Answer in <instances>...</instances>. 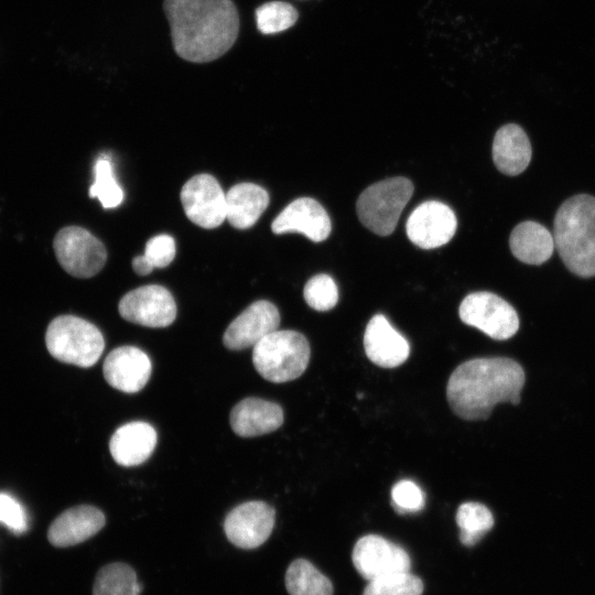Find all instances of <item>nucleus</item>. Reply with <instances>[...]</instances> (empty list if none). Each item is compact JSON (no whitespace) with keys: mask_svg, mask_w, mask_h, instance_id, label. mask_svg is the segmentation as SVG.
Masks as SVG:
<instances>
[{"mask_svg":"<svg viewBox=\"0 0 595 595\" xmlns=\"http://www.w3.org/2000/svg\"><path fill=\"white\" fill-rule=\"evenodd\" d=\"M174 51L185 61L207 63L231 48L239 13L231 0H164Z\"/></svg>","mask_w":595,"mask_h":595,"instance_id":"1","label":"nucleus"},{"mask_svg":"<svg viewBox=\"0 0 595 595\" xmlns=\"http://www.w3.org/2000/svg\"><path fill=\"white\" fill-rule=\"evenodd\" d=\"M524 381L523 368L511 358H475L452 372L446 399L457 416L468 421L486 420L500 402L518 404Z\"/></svg>","mask_w":595,"mask_h":595,"instance_id":"2","label":"nucleus"},{"mask_svg":"<svg viewBox=\"0 0 595 595\" xmlns=\"http://www.w3.org/2000/svg\"><path fill=\"white\" fill-rule=\"evenodd\" d=\"M553 239L565 267L580 278L595 277V197L577 194L554 216Z\"/></svg>","mask_w":595,"mask_h":595,"instance_id":"3","label":"nucleus"},{"mask_svg":"<svg viewBox=\"0 0 595 595\" xmlns=\"http://www.w3.org/2000/svg\"><path fill=\"white\" fill-rule=\"evenodd\" d=\"M252 363L266 380L281 383L299 378L310 361V344L295 331H274L252 347Z\"/></svg>","mask_w":595,"mask_h":595,"instance_id":"4","label":"nucleus"},{"mask_svg":"<svg viewBox=\"0 0 595 595\" xmlns=\"http://www.w3.org/2000/svg\"><path fill=\"white\" fill-rule=\"evenodd\" d=\"M45 344L57 360L83 368L95 365L105 348L101 332L75 315H61L52 320L45 333Z\"/></svg>","mask_w":595,"mask_h":595,"instance_id":"5","label":"nucleus"},{"mask_svg":"<svg viewBox=\"0 0 595 595\" xmlns=\"http://www.w3.org/2000/svg\"><path fill=\"white\" fill-rule=\"evenodd\" d=\"M413 190L412 182L401 176L371 184L357 199L359 220L379 236L392 234Z\"/></svg>","mask_w":595,"mask_h":595,"instance_id":"6","label":"nucleus"},{"mask_svg":"<svg viewBox=\"0 0 595 595\" xmlns=\"http://www.w3.org/2000/svg\"><path fill=\"white\" fill-rule=\"evenodd\" d=\"M53 248L61 267L76 278H90L106 263L107 251L102 242L87 229L67 226L55 235Z\"/></svg>","mask_w":595,"mask_h":595,"instance_id":"7","label":"nucleus"},{"mask_svg":"<svg viewBox=\"0 0 595 595\" xmlns=\"http://www.w3.org/2000/svg\"><path fill=\"white\" fill-rule=\"evenodd\" d=\"M458 314L462 322L480 329L496 340L512 337L519 328L516 310L502 298L487 291L465 296Z\"/></svg>","mask_w":595,"mask_h":595,"instance_id":"8","label":"nucleus"},{"mask_svg":"<svg viewBox=\"0 0 595 595\" xmlns=\"http://www.w3.org/2000/svg\"><path fill=\"white\" fill-rule=\"evenodd\" d=\"M351 560L357 572L368 582L409 573L411 569L408 552L377 534L361 537L354 545Z\"/></svg>","mask_w":595,"mask_h":595,"instance_id":"9","label":"nucleus"},{"mask_svg":"<svg viewBox=\"0 0 595 595\" xmlns=\"http://www.w3.org/2000/svg\"><path fill=\"white\" fill-rule=\"evenodd\" d=\"M180 197L187 218L202 228H216L226 219V194L209 174L191 177Z\"/></svg>","mask_w":595,"mask_h":595,"instance_id":"10","label":"nucleus"},{"mask_svg":"<svg viewBox=\"0 0 595 595\" xmlns=\"http://www.w3.org/2000/svg\"><path fill=\"white\" fill-rule=\"evenodd\" d=\"M120 315L128 322L148 327H166L176 317V304L167 289L158 284L137 288L119 302Z\"/></svg>","mask_w":595,"mask_h":595,"instance_id":"11","label":"nucleus"},{"mask_svg":"<svg viewBox=\"0 0 595 595\" xmlns=\"http://www.w3.org/2000/svg\"><path fill=\"white\" fill-rule=\"evenodd\" d=\"M275 522L274 509L264 501H247L231 509L224 520L227 539L237 548L250 550L263 544Z\"/></svg>","mask_w":595,"mask_h":595,"instance_id":"12","label":"nucleus"},{"mask_svg":"<svg viewBox=\"0 0 595 595\" xmlns=\"http://www.w3.org/2000/svg\"><path fill=\"white\" fill-rule=\"evenodd\" d=\"M456 227V216L446 204L428 201L413 209L405 230L412 244L423 249H433L447 244Z\"/></svg>","mask_w":595,"mask_h":595,"instance_id":"13","label":"nucleus"},{"mask_svg":"<svg viewBox=\"0 0 595 595\" xmlns=\"http://www.w3.org/2000/svg\"><path fill=\"white\" fill-rule=\"evenodd\" d=\"M280 314L274 304L259 300L249 305L227 327L224 345L231 350L253 347L268 334L278 329Z\"/></svg>","mask_w":595,"mask_h":595,"instance_id":"14","label":"nucleus"},{"mask_svg":"<svg viewBox=\"0 0 595 595\" xmlns=\"http://www.w3.org/2000/svg\"><path fill=\"white\" fill-rule=\"evenodd\" d=\"M106 381L127 393L140 391L149 381L152 364L149 356L138 347L120 346L111 350L102 366Z\"/></svg>","mask_w":595,"mask_h":595,"instance_id":"15","label":"nucleus"},{"mask_svg":"<svg viewBox=\"0 0 595 595\" xmlns=\"http://www.w3.org/2000/svg\"><path fill=\"white\" fill-rule=\"evenodd\" d=\"M274 234L300 232L314 242L325 240L332 230L331 218L324 207L311 197L291 202L272 221Z\"/></svg>","mask_w":595,"mask_h":595,"instance_id":"16","label":"nucleus"},{"mask_svg":"<svg viewBox=\"0 0 595 595\" xmlns=\"http://www.w3.org/2000/svg\"><path fill=\"white\" fill-rule=\"evenodd\" d=\"M364 348L368 359L382 368L398 367L410 355L409 342L382 314H376L368 322L364 334Z\"/></svg>","mask_w":595,"mask_h":595,"instance_id":"17","label":"nucleus"},{"mask_svg":"<svg viewBox=\"0 0 595 595\" xmlns=\"http://www.w3.org/2000/svg\"><path fill=\"white\" fill-rule=\"evenodd\" d=\"M106 523L105 515L94 506L82 505L62 512L50 526L47 539L57 548L82 543L97 532Z\"/></svg>","mask_w":595,"mask_h":595,"instance_id":"18","label":"nucleus"},{"mask_svg":"<svg viewBox=\"0 0 595 595\" xmlns=\"http://www.w3.org/2000/svg\"><path fill=\"white\" fill-rule=\"evenodd\" d=\"M156 445L154 428L142 421L129 422L118 428L109 441L115 462L131 467L145 462Z\"/></svg>","mask_w":595,"mask_h":595,"instance_id":"19","label":"nucleus"},{"mask_svg":"<svg viewBox=\"0 0 595 595\" xmlns=\"http://www.w3.org/2000/svg\"><path fill=\"white\" fill-rule=\"evenodd\" d=\"M283 423L282 408L259 398H246L230 412V426L242 437H253L271 433Z\"/></svg>","mask_w":595,"mask_h":595,"instance_id":"20","label":"nucleus"},{"mask_svg":"<svg viewBox=\"0 0 595 595\" xmlns=\"http://www.w3.org/2000/svg\"><path fill=\"white\" fill-rule=\"evenodd\" d=\"M531 156L530 140L520 126L508 123L497 130L493 141V160L498 171L516 176L528 167Z\"/></svg>","mask_w":595,"mask_h":595,"instance_id":"21","label":"nucleus"},{"mask_svg":"<svg viewBox=\"0 0 595 595\" xmlns=\"http://www.w3.org/2000/svg\"><path fill=\"white\" fill-rule=\"evenodd\" d=\"M269 205V194L260 185L239 183L226 193V219L237 229L256 224Z\"/></svg>","mask_w":595,"mask_h":595,"instance_id":"22","label":"nucleus"},{"mask_svg":"<svg viewBox=\"0 0 595 595\" xmlns=\"http://www.w3.org/2000/svg\"><path fill=\"white\" fill-rule=\"evenodd\" d=\"M509 247L519 261L540 266L551 258L555 245L553 235L544 226L526 220L512 229Z\"/></svg>","mask_w":595,"mask_h":595,"instance_id":"23","label":"nucleus"},{"mask_svg":"<svg viewBox=\"0 0 595 595\" xmlns=\"http://www.w3.org/2000/svg\"><path fill=\"white\" fill-rule=\"evenodd\" d=\"M285 587L289 595H333L329 578L305 559L291 562L285 572Z\"/></svg>","mask_w":595,"mask_h":595,"instance_id":"24","label":"nucleus"},{"mask_svg":"<svg viewBox=\"0 0 595 595\" xmlns=\"http://www.w3.org/2000/svg\"><path fill=\"white\" fill-rule=\"evenodd\" d=\"M141 589L134 570L126 563L115 562L98 571L93 595H139Z\"/></svg>","mask_w":595,"mask_h":595,"instance_id":"25","label":"nucleus"},{"mask_svg":"<svg viewBox=\"0 0 595 595\" xmlns=\"http://www.w3.org/2000/svg\"><path fill=\"white\" fill-rule=\"evenodd\" d=\"M459 540L466 547L475 545L494 526L491 511L480 502L462 504L456 512Z\"/></svg>","mask_w":595,"mask_h":595,"instance_id":"26","label":"nucleus"},{"mask_svg":"<svg viewBox=\"0 0 595 595\" xmlns=\"http://www.w3.org/2000/svg\"><path fill=\"white\" fill-rule=\"evenodd\" d=\"M94 183L89 187V196L97 197L104 208H115L123 199V192L117 183L109 158L101 155L94 166Z\"/></svg>","mask_w":595,"mask_h":595,"instance_id":"27","label":"nucleus"},{"mask_svg":"<svg viewBox=\"0 0 595 595\" xmlns=\"http://www.w3.org/2000/svg\"><path fill=\"white\" fill-rule=\"evenodd\" d=\"M298 11L283 1H270L256 10L257 28L262 34H273L291 28L298 20Z\"/></svg>","mask_w":595,"mask_h":595,"instance_id":"28","label":"nucleus"},{"mask_svg":"<svg viewBox=\"0 0 595 595\" xmlns=\"http://www.w3.org/2000/svg\"><path fill=\"white\" fill-rule=\"evenodd\" d=\"M423 588L422 580L409 572L370 581L363 595H422Z\"/></svg>","mask_w":595,"mask_h":595,"instance_id":"29","label":"nucleus"},{"mask_svg":"<svg viewBox=\"0 0 595 595\" xmlns=\"http://www.w3.org/2000/svg\"><path fill=\"white\" fill-rule=\"evenodd\" d=\"M305 302L316 311H328L338 302V289L328 274H316L305 284L303 290Z\"/></svg>","mask_w":595,"mask_h":595,"instance_id":"30","label":"nucleus"},{"mask_svg":"<svg viewBox=\"0 0 595 595\" xmlns=\"http://www.w3.org/2000/svg\"><path fill=\"white\" fill-rule=\"evenodd\" d=\"M392 506L398 513L420 511L425 504L421 488L409 479L398 482L391 490Z\"/></svg>","mask_w":595,"mask_h":595,"instance_id":"31","label":"nucleus"},{"mask_svg":"<svg viewBox=\"0 0 595 595\" xmlns=\"http://www.w3.org/2000/svg\"><path fill=\"white\" fill-rule=\"evenodd\" d=\"M0 523L15 534L28 530L29 519L24 507L11 495L0 493Z\"/></svg>","mask_w":595,"mask_h":595,"instance_id":"32","label":"nucleus"},{"mask_svg":"<svg viewBox=\"0 0 595 595\" xmlns=\"http://www.w3.org/2000/svg\"><path fill=\"white\" fill-rule=\"evenodd\" d=\"M175 251L173 237L163 234L149 239L144 256L153 268H164L173 261Z\"/></svg>","mask_w":595,"mask_h":595,"instance_id":"33","label":"nucleus"},{"mask_svg":"<svg viewBox=\"0 0 595 595\" xmlns=\"http://www.w3.org/2000/svg\"><path fill=\"white\" fill-rule=\"evenodd\" d=\"M132 268L140 275L149 274L154 269L144 255L133 258Z\"/></svg>","mask_w":595,"mask_h":595,"instance_id":"34","label":"nucleus"}]
</instances>
